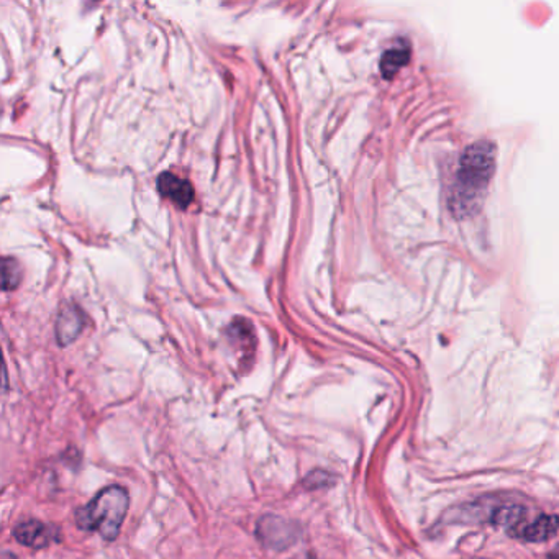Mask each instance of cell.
I'll return each instance as SVG.
<instances>
[{
    "label": "cell",
    "instance_id": "6da1fadb",
    "mask_svg": "<svg viewBox=\"0 0 559 559\" xmlns=\"http://www.w3.org/2000/svg\"><path fill=\"white\" fill-rule=\"evenodd\" d=\"M495 148L493 143L477 142L468 146L459 159L458 173L454 177L451 209L459 214H468L477 207L494 175Z\"/></svg>",
    "mask_w": 559,
    "mask_h": 559
},
{
    "label": "cell",
    "instance_id": "7a4b0ae2",
    "mask_svg": "<svg viewBox=\"0 0 559 559\" xmlns=\"http://www.w3.org/2000/svg\"><path fill=\"white\" fill-rule=\"evenodd\" d=\"M130 505V495L120 485L102 489L87 505L75 512V524L85 532H99L104 540L114 542L120 534Z\"/></svg>",
    "mask_w": 559,
    "mask_h": 559
},
{
    "label": "cell",
    "instance_id": "3957f363",
    "mask_svg": "<svg viewBox=\"0 0 559 559\" xmlns=\"http://www.w3.org/2000/svg\"><path fill=\"white\" fill-rule=\"evenodd\" d=\"M259 542L267 548L273 550H285L299 538V528L293 522H287L281 517H263L259 520L258 530Z\"/></svg>",
    "mask_w": 559,
    "mask_h": 559
},
{
    "label": "cell",
    "instance_id": "277c9868",
    "mask_svg": "<svg viewBox=\"0 0 559 559\" xmlns=\"http://www.w3.org/2000/svg\"><path fill=\"white\" fill-rule=\"evenodd\" d=\"M14 536L20 544L40 550L50 546L53 542H58V530L38 520H28L14 530Z\"/></svg>",
    "mask_w": 559,
    "mask_h": 559
},
{
    "label": "cell",
    "instance_id": "5b68a950",
    "mask_svg": "<svg viewBox=\"0 0 559 559\" xmlns=\"http://www.w3.org/2000/svg\"><path fill=\"white\" fill-rule=\"evenodd\" d=\"M159 193L175 202L177 207L187 209L194 201V187L189 181H185L173 173H163L158 177Z\"/></svg>",
    "mask_w": 559,
    "mask_h": 559
},
{
    "label": "cell",
    "instance_id": "8992f818",
    "mask_svg": "<svg viewBox=\"0 0 559 559\" xmlns=\"http://www.w3.org/2000/svg\"><path fill=\"white\" fill-rule=\"evenodd\" d=\"M559 528V517L556 515H540L530 524H524L514 536L524 542L540 543L553 538Z\"/></svg>",
    "mask_w": 559,
    "mask_h": 559
},
{
    "label": "cell",
    "instance_id": "52a82bcc",
    "mask_svg": "<svg viewBox=\"0 0 559 559\" xmlns=\"http://www.w3.org/2000/svg\"><path fill=\"white\" fill-rule=\"evenodd\" d=\"M410 59V48L407 43H399L384 53L381 59V71L384 77H393Z\"/></svg>",
    "mask_w": 559,
    "mask_h": 559
},
{
    "label": "cell",
    "instance_id": "ba28073f",
    "mask_svg": "<svg viewBox=\"0 0 559 559\" xmlns=\"http://www.w3.org/2000/svg\"><path fill=\"white\" fill-rule=\"evenodd\" d=\"M81 332V315L75 310L66 309L59 315L58 340L61 344L73 342Z\"/></svg>",
    "mask_w": 559,
    "mask_h": 559
},
{
    "label": "cell",
    "instance_id": "9c48e42d",
    "mask_svg": "<svg viewBox=\"0 0 559 559\" xmlns=\"http://www.w3.org/2000/svg\"><path fill=\"white\" fill-rule=\"evenodd\" d=\"M2 275H4V289L5 291L17 287L18 283H20V269H18L17 261L5 259L4 266H2Z\"/></svg>",
    "mask_w": 559,
    "mask_h": 559
},
{
    "label": "cell",
    "instance_id": "30bf717a",
    "mask_svg": "<svg viewBox=\"0 0 559 559\" xmlns=\"http://www.w3.org/2000/svg\"><path fill=\"white\" fill-rule=\"evenodd\" d=\"M548 559H559V556H554V554H551V556H548Z\"/></svg>",
    "mask_w": 559,
    "mask_h": 559
},
{
    "label": "cell",
    "instance_id": "8fae6325",
    "mask_svg": "<svg viewBox=\"0 0 559 559\" xmlns=\"http://www.w3.org/2000/svg\"><path fill=\"white\" fill-rule=\"evenodd\" d=\"M301 559H317V558H314V556H305V558H301Z\"/></svg>",
    "mask_w": 559,
    "mask_h": 559
}]
</instances>
